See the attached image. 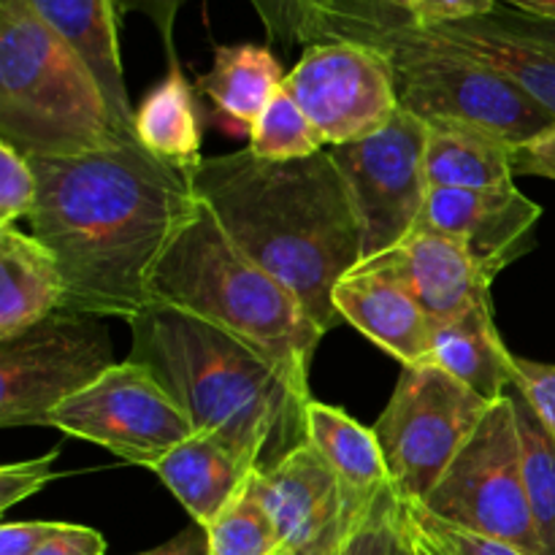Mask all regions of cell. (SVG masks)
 <instances>
[{
  "label": "cell",
  "mask_w": 555,
  "mask_h": 555,
  "mask_svg": "<svg viewBox=\"0 0 555 555\" xmlns=\"http://www.w3.org/2000/svg\"><path fill=\"white\" fill-rule=\"evenodd\" d=\"M206 537L209 555H280L285 551L274 520L255 491V475L217 515L215 524L206 529Z\"/></svg>",
  "instance_id": "obj_27"
},
{
  "label": "cell",
  "mask_w": 555,
  "mask_h": 555,
  "mask_svg": "<svg viewBox=\"0 0 555 555\" xmlns=\"http://www.w3.org/2000/svg\"><path fill=\"white\" fill-rule=\"evenodd\" d=\"M114 366L103 318L54 312L0 341V428L47 426L49 415Z\"/></svg>",
  "instance_id": "obj_9"
},
{
  "label": "cell",
  "mask_w": 555,
  "mask_h": 555,
  "mask_svg": "<svg viewBox=\"0 0 555 555\" xmlns=\"http://www.w3.org/2000/svg\"><path fill=\"white\" fill-rule=\"evenodd\" d=\"M193 190L325 334L341 325L334 287L361 263V228L328 150L301 160H263L253 150L204 157Z\"/></svg>",
  "instance_id": "obj_2"
},
{
  "label": "cell",
  "mask_w": 555,
  "mask_h": 555,
  "mask_svg": "<svg viewBox=\"0 0 555 555\" xmlns=\"http://www.w3.org/2000/svg\"><path fill=\"white\" fill-rule=\"evenodd\" d=\"M184 0H117V11H141L144 16H150L152 25L157 27L163 38V47H166L168 63L177 60V49H173V20H177V11Z\"/></svg>",
  "instance_id": "obj_38"
},
{
  "label": "cell",
  "mask_w": 555,
  "mask_h": 555,
  "mask_svg": "<svg viewBox=\"0 0 555 555\" xmlns=\"http://www.w3.org/2000/svg\"><path fill=\"white\" fill-rule=\"evenodd\" d=\"M339 555H421L410 504L393 486H385L356 518Z\"/></svg>",
  "instance_id": "obj_28"
},
{
  "label": "cell",
  "mask_w": 555,
  "mask_h": 555,
  "mask_svg": "<svg viewBox=\"0 0 555 555\" xmlns=\"http://www.w3.org/2000/svg\"><path fill=\"white\" fill-rule=\"evenodd\" d=\"M135 555H209V537H206L204 526L193 524L184 531H179L173 540L163 542V545L152 547V551L135 553Z\"/></svg>",
  "instance_id": "obj_40"
},
{
  "label": "cell",
  "mask_w": 555,
  "mask_h": 555,
  "mask_svg": "<svg viewBox=\"0 0 555 555\" xmlns=\"http://www.w3.org/2000/svg\"><path fill=\"white\" fill-rule=\"evenodd\" d=\"M513 388L534 410L542 428L555 444V363H540L515 356Z\"/></svg>",
  "instance_id": "obj_33"
},
{
  "label": "cell",
  "mask_w": 555,
  "mask_h": 555,
  "mask_svg": "<svg viewBox=\"0 0 555 555\" xmlns=\"http://www.w3.org/2000/svg\"><path fill=\"white\" fill-rule=\"evenodd\" d=\"M482 20H488L491 25H496V27H502V30L515 33V36L529 38V41L545 43V47L555 49V20H542V16L524 14V11H515V9H509V5H502V3L496 5V11H493V14L482 16Z\"/></svg>",
  "instance_id": "obj_37"
},
{
  "label": "cell",
  "mask_w": 555,
  "mask_h": 555,
  "mask_svg": "<svg viewBox=\"0 0 555 555\" xmlns=\"http://www.w3.org/2000/svg\"><path fill=\"white\" fill-rule=\"evenodd\" d=\"M282 87L328 146L379 133L401 108L388 57L358 41L309 43Z\"/></svg>",
  "instance_id": "obj_12"
},
{
  "label": "cell",
  "mask_w": 555,
  "mask_h": 555,
  "mask_svg": "<svg viewBox=\"0 0 555 555\" xmlns=\"http://www.w3.org/2000/svg\"><path fill=\"white\" fill-rule=\"evenodd\" d=\"M57 461V450L41 455V459L16 461V464H5L0 469V513H9L14 504H22L25 499L36 496L43 486L60 477L52 469Z\"/></svg>",
  "instance_id": "obj_34"
},
{
  "label": "cell",
  "mask_w": 555,
  "mask_h": 555,
  "mask_svg": "<svg viewBox=\"0 0 555 555\" xmlns=\"http://www.w3.org/2000/svg\"><path fill=\"white\" fill-rule=\"evenodd\" d=\"M298 41H358L393 68L399 106L428 119H459L518 146L555 128V117L493 70L412 41L390 5L377 0H301Z\"/></svg>",
  "instance_id": "obj_5"
},
{
  "label": "cell",
  "mask_w": 555,
  "mask_h": 555,
  "mask_svg": "<svg viewBox=\"0 0 555 555\" xmlns=\"http://www.w3.org/2000/svg\"><path fill=\"white\" fill-rule=\"evenodd\" d=\"M163 486L190 513L193 524L209 529L255 475L222 439L195 431L152 466Z\"/></svg>",
  "instance_id": "obj_19"
},
{
  "label": "cell",
  "mask_w": 555,
  "mask_h": 555,
  "mask_svg": "<svg viewBox=\"0 0 555 555\" xmlns=\"http://www.w3.org/2000/svg\"><path fill=\"white\" fill-rule=\"evenodd\" d=\"M307 442L334 469L356 509H366L372 499L390 486L388 464L374 428L358 423L339 406L309 399Z\"/></svg>",
  "instance_id": "obj_24"
},
{
  "label": "cell",
  "mask_w": 555,
  "mask_h": 555,
  "mask_svg": "<svg viewBox=\"0 0 555 555\" xmlns=\"http://www.w3.org/2000/svg\"><path fill=\"white\" fill-rule=\"evenodd\" d=\"M518 415L520 453H524L526 493H529L531 518H534L537 537H540L542 555H555V444L542 428L524 396L509 388Z\"/></svg>",
  "instance_id": "obj_26"
},
{
  "label": "cell",
  "mask_w": 555,
  "mask_h": 555,
  "mask_svg": "<svg viewBox=\"0 0 555 555\" xmlns=\"http://www.w3.org/2000/svg\"><path fill=\"white\" fill-rule=\"evenodd\" d=\"M379 258L393 266L434 325L491 301L493 276L472 258L464 244L444 233L415 228L399 247Z\"/></svg>",
  "instance_id": "obj_16"
},
{
  "label": "cell",
  "mask_w": 555,
  "mask_h": 555,
  "mask_svg": "<svg viewBox=\"0 0 555 555\" xmlns=\"http://www.w3.org/2000/svg\"><path fill=\"white\" fill-rule=\"evenodd\" d=\"M540 217L542 206L526 198L515 182L488 190L431 188L415 228L444 233L464 244L472 258L496 280L509 263L534 247L531 233Z\"/></svg>",
  "instance_id": "obj_14"
},
{
  "label": "cell",
  "mask_w": 555,
  "mask_h": 555,
  "mask_svg": "<svg viewBox=\"0 0 555 555\" xmlns=\"http://www.w3.org/2000/svg\"><path fill=\"white\" fill-rule=\"evenodd\" d=\"M130 361L166 385L195 431L263 472L307 442L309 390L228 331L150 304L130 320Z\"/></svg>",
  "instance_id": "obj_3"
},
{
  "label": "cell",
  "mask_w": 555,
  "mask_h": 555,
  "mask_svg": "<svg viewBox=\"0 0 555 555\" xmlns=\"http://www.w3.org/2000/svg\"><path fill=\"white\" fill-rule=\"evenodd\" d=\"M255 491L274 520L285 551L339 555L347 531L363 509H356L323 455L309 442L255 472Z\"/></svg>",
  "instance_id": "obj_13"
},
{
  "label": "cell",
  "mask_w": 555,
  "mask_h": 555,
  "mask_svg": "<svg viewBox=\"0 0 555 555\" xmlns=\"http://www.w3.org/2000/svg\"><path fill=\"white\" fill-rule=\"evenodd\" d=\"M491 406L434 363L401 366L393 396L372 428L390 486L404 502H426Z\"/></svg>",
  "instance_id": "obj_7"
},
{
  "label": "cell",
  "mask_w": 555,
  "mask_h": 555,
  "mask_svg": "<svg viewBox=\"0 0 555 555\" xmlns=\"http://www.w3.org/2000/svg\"><path fill=\"white\" fill-rule=\"evenodd\" d=\"M57 258L33 233L0 228V341L14 339L63 309Z\"/></svg>",
  "instance_id": "obj_20"
},
{
  "label": "cell",
  "mask_w": 555,
  "mask_h": 555,
  "mask_svg": "<svg viewBox=\"0 0 555 555\" xmlns=\"http://www.w3.org/2000/svg\"><path fill=\"white\" fill-rule=\"evenodd\" d=\"M499 3L542 20H555V0H499Z\"/></svg>",
  "instance_id": "obj_41"
},
{
  "label": "cell",
  "mask_w": 555,
  "mask_h": 555,
  "mask_svg": "<svg viewBox=\"0 0 555 555\" xmlns=\"http://www.w3.org/2000/svg\"><path fill=\"white\" fill-rule=\"evenodd\" d=\"M146 298L247 341L309 390V369L325 331L282 282L231 242L204 201L157 260Z\"/></svg>",
  "instance_id": "obj_4"
},
{
  "label": "cell",
  "mask_w": 555,
  "mask_h": 555,
  "mask_svg": "<svg viewBox=\"0 0 555 555\" xmlns=\"http://www.w3.org/2000/svg\"><path fill=\"white\" fill-rule=\"evenodd\" d=\"M428 363L453 374L459 383L491 404L504 399L513 388L515 356L499 334L493 301L477 304L461 318L434 325Z\"/></svg>",
  "instance_id": "obj_22"
},
{
  "label": "cell",
  "mask_w": 555,
  "mask_h": 555,
  "mask_svg": "<svg viewBox=\"0 0 555 555\" xmlns=\"http://www.w3.org/2000/svg\"><path fill=\"white\" fill-rule=\"evenodd\" d=\"M36 555H106V540L90 526L63 524L38 547Z\"/></svg>",
  "instance_id": "obj_35"
},
{
  "label": "cell",
  "mask_w": 555,
  "mask_h": 555,
  "mask_svg": "<svg viewBox=\"0 0 555 555\" xmlns=\"http://www.w3.org/2000/svg\"><path fill=\"white\" fill-rule=\"evenodd\" d=\"M60 520H22L3 524L0 529V555H36L38 547L57 531Z\"/></svg>",
  "instance_id": "obj_36"
},
{
  "label": "cell",
  "mask_w": 555,
  "mask_h": 555,
  "mask_svg": "<svg viewBox=\"0 0 555 555\" xmlns=\"http://www.w3.org/2000/svg\"><path fill=\"white\" fill-rule=\"evenodd\" d=\"M428 125L399 108L388 128L369 139L328 146L361 228V260L399 247L423 215Z\"/></svg>",
  "instance_id": "obj_10"
},
{
  "label": "cell",
  "mask_w": 555,
  "mask_h": 555,
  "mask_svg": "<svg viewBox=\"0 0 555 555\" xmlns=\"http://www.w3.org/2000/svg\"><path fill=\"white\" fill-rule=\"evenodd\" d=\"M133 133L141 146L160 160L193 171L201 166V119L193 85L179 68V60L168 63V74L155 90L146 92L135 108Z\"/></svg>",
  "instance_id": "obj_25"
},
{
  "label": "cell",
  "mask_w": 555,
  "mask_h": 555,
  "mask_svg": "<svg viewBox=\"0 0 555 555\" xmlns=\"http://www.w3.org/2000/svg\"><path fill=\"white\" fill-rule=\"evenodd\" d=\"M47 428L101 444L117 459L146 469L195 434L166 385L130 358L114 363L90 388L60 404Z\"/></svg>",
  "instance_id": "obj_11"
},
{
  "label": "cell",
  "mask_w": 555,
  "mask_h": 555,
  "mask_svg": "<svg viewBox=\"0 0 555 555\" xmlns=\"http://www.w3.org/2000/svg\"><path fill=\"white\" fill-rule=\"evenodd\" d=\"M0 141L27 157L114 150L135 141L103 87L30 0H0Z\"/></svg>",
  "instance_id": "obj_6"
},
{
  "label": "cell",
  "mask_w": 555,
  "mask_h": 555,
  "mask_svg": "<svg viewBox=\"0 0 555 555\" xmlns=\"http://www.w3.org/2000/svg\"><path fill=\"white\" fill-rule=\"evenodd\" d=\"M38 198V179L30 157L9 141H0V228H11L30 217Z\"/></svg>",
  "instance_id": "obj_31"
},
{
  "label": "cell",
  "mask_w": 555,
  "mask_h": 555,
  "mask_svg": "<svg viewBox=\"0 0 555 555\" xmlns=\"http://www.w3.org/2000/svg\"><path fill=\"white\" fill-rule=\"evenodd\" d=\"M412 529H415V526H412ZM417 537V534H415ZM417 547H421V555H434L431 551H428V547L426 545H423V542L421 540H417Z\"/></svg>",
  "instance_id": "obj_42"
},
{
  "label": "cell",
  "mask_w": 555,
  "mask_h": 555,
  "mask_svg": "<svg viewBox=\"0 0 555 555\" xmlns=\"http://www.w3.org/2000/svg\"><path fill=\"white\" fill-rule=\"evenodd\" d=\"M426 177L431 188L488 190L515 182V146L459 119H428Z\"/></svg>",
  "instance_id": "obj_23"
},
{
  "label": "cell",
  "mask_w": 555,
  "mask_h": 555,
  "mask_svg": "<svg viewBox=\"0 0 555 555\" xmlns=\"http://www.w3.org/2000/svg\"><path fill=\"white\" fill-rule=\"evenodd\" d=\"M285 76L280 57L263 43H220L211 68L198 76V90L211 101L225 133L249 139Z\"/></svg>",
  "instance_id": "obj_21"
},
{
  "label": "cell",
  "mask_w": 555,
  "mask_h": 555,
  "mask_svg": "<svg viewBox=\"0 0 555 555\" xmlns=\"http://www.w3.org/2000/svg\"><path fill=\"white\" fill-rule=\"evenodd\" d=\"M280 555H309V553H293V551H282Z\"/></svg>",
  "instance_id": "obj_43"
},
{
  "label": "cell",
  "mask_w": 555,
  "mask_h": 555,
  "mask_svg": "<svg viewBox=\"0 0 555 555\" xmlns=\"http://www.w3.org/2000/svg\"><path fill=\"white\" fill-rule=\"evenodd\" d=\"M385 5V3H383ZM396 11V9H393ZM399 25L412 41L428 49L461 57L480 68L493 70L509 85L534 98L555 117V49L502 30L488 20L455 22V25L415 27L396 11Z\"/></svg>",
  "instance_id": "obj_17"
},
{
  "label": "cell",
  "mask_w": 555,
  "mask_h": 555,
  "mask_svg": "<svg viewBox=\"0 0 555 555\" xmlns=\"http://www.w3.org/2000/svg\"><path fill=\"white\" fill-rule=\"evenodd\" d=\"M377 3L396 9L415 27H437L482 20L496 11L499 0H377Z\"/></svg>",
  "instance_id": "obj_32"
},
{
  "label": "cell",
  "mask_w": 555,
  "mask_h": 555,
  "mask_svg": "<svg viewBox=\"0 0 555 555\" xmlns=\"http://www.w3.org/2000/svg\"><path fill=\"white\" fill-rule=\"evenodd\" d=\"M421 507L444 524L507 542L526 555H542L526 493L513 396L488 410Z\"/></svg>",
  "instance_id": "obj_8"
},
{
  "label": "cell",
  "mask_w": 555,
  "mask_h": 555,
  "mask_svg": "<svg viewBox=\"0 0 555 555\" xmlns=\"http://www.w3.org/2000/svg\"><path fill=\"white\" fill-rule=\"evenodd\" d=\"M33 11L76 49L103 87L114 119L133 135V106L125 87L117 36V0H30Z\"/></svg>",
  "instance_id": "obj_18"
},
{
  "label": "cell",
  "mask_w": 555,
  "mask_h": 555,
  "mask_svg": "<svg viewBox=\"0 0 555 555\" xmlns=\"http://www.w3.org/2000/svg\"><path fill=\"white\" fill-rule=\"evenodd\" d=\"M515 173L553 179L555 182V128L515 150Z\"/></svg>",
  "instance_id": "obj_39"
},
{
  "label": "cell",
  "mask_w": 555,
  "mask_h": 555,
  "mask_svg": "<svg viewBox=\"0 0 555 555\" xmlns=\"http://www.w3.org/2000/svg\"><path fill=\"white\" fill-rule=\"evenodd\" d=\"M334 307L341 323L361 331L369 341L393 356L401 366L431 361L434 323L383 258L361 260L334 287Z\"/></svg>",
  "instance_id": "obj_15"
},
{
  "label": "cell",
  "mask_w": 555,
  "mask_h": 555,
  "mask_svg": "<svg viewBox=\"0 0 555 555\" xmlns=\"http://www.w3.org/2000/svg\"><path fill=\"white\" fill-rule=\"evenodd\" d=\"M325 146L328 144L323 133L282 87L255 122L247 150L263 160H301V157L320 155Z\"/></svg>",
  "instance_id": "obj_29"
},
{
  "label": "cell",
  "mask_w": 555,
  "mask_h": 555,
  "mask_svg": "<svg viewBox=\"0 0 555 555\" xmlns=\"http://www.w3.org/2000/svg\"><path fill=\"white\" fill-rule=\"evenodd\" d=\"M410 504V518L415 526V534L434 555H526L507 542L491 540V537L475 534V531L459 529L453 524H444L437 515L423 509L421 504Z\"/></svg>",
  "instance_id": "obj_30"
},
{
  "label": "cell",
  "mask_w": 555,
  "mask_h": 555,
  "mask_svg": "<svg viewBox=\"0 0 555 555\" xmlns=\"http://www.w3.org/2000/svg\"><path fill=\"white\" fill-rule=\"evenodd\" d=\"M38 198L27 225L54 253L63 312L133 320L171 238L198 206L193 171L139 141L114 150L30 157Z\"/></svg>",
  "instance_id": "obj_1"
}]
</instances>
